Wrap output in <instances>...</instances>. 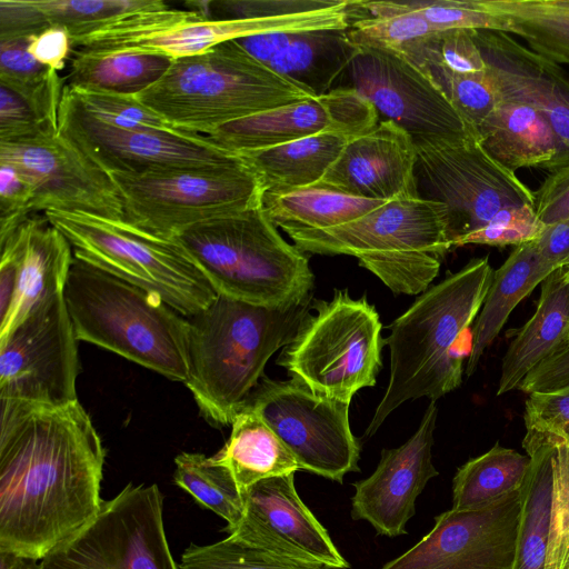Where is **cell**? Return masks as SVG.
Masks as SVG:
<instances>
[{
    "label": "cell",
    "mask_w": 569,
    "mask_h": 569,
    "mask_svg": "<svg viewBox=\"0 0 569 569\" xmlns=\"http://www.w3.org/2000/svg\"><path fill=\"white\" fill-rule=\"evenodd\" d=\"M310 301L268 308L218 295L188 318L189 373L183 383L209 423H232L267 361L300 329Z\"/></svg>",
    "instance_id": "obj_3"
},
{
    "label": "cell",
    "mask_w": 569,
    "mask_h": 569,
    "mask_svg": "<svg viewBox=\"0 0 569 569\" xmlns=\"http://www.w3.org/2000/svg\"><path fill=\"white\" fill-rule=\"evenodd\" d=\"M29 39L0 41V86L22 98L43 123L58 129L64 81L33 59Z\"/></svg>",
    "instance_id": "obj_37"
},
{
    "label": "cell",
    "mask_w": 569,
    "mask_h": 569,
    "mask_svg": "<svg viewBox=\"0 0 569 569\" xmlns=\"http://www.w3.org/2000/svg\"><path fill=\"white\" fill-rule=\"evenodd\" d=\"M485 11L508 19L530 49L569 64V0H477Z\"/></svg>",
    "instance_id": "obj_36"
},
{
    "label": "cell",
    "mask_w": 569,
    "mask_h": 569,
    "mask_svg": "<svg viewBox=\"0 0 569 569\" xmlns=\"http://www.w3.org/2000/svg\"><path fill=\"white\" fill-rule=\"evenodd\" d=\"M174 238L217 295L268 308L311 300L309 258L280 236L262 204L191 226Z\"/></svg>",
    "instance_id": "obj_6"
},
{
    "label": "cell",
    "mask_w": 569,
    "mask_h": 569,
    "mask_svg": "<svg viewBox=\"0 0 569 569\" xmlns=\"http://www.w3.org/2000/svg\"><path fill=\"white\" fill-rule=\"evenodd\" d=\"M109 176L122 201L123 220L164 238L262 204L260 181L242 158L213 168Z\"/></svg>",
    "instance_id": "obj_10"
},
{
    "label": "cell",
    "mask_w": 569,
    "mask_h": 569,
    "mask_svg": "<svg viewBox=\"0 0 569 569\" xmlns=\"http://www.w3.org/2000/svg\"><path fill=\"white\" fill-rule=\"evenodd\" d=\"M211 459L230 471L241 491L260 480L300 470L287 446L247 407L234 417L229 439Z\"/></svg>",
    "instance_id": "obj_31"
},
{
    "label": "cell",
    "mask_w": 569,
    "mask_h": 569,
    "mask_svg": "<svg viewBox=\"0 0 569 569\" xmlns=\"http://www.w3.org/2000/svg\"><path fill=\"white\" fill-rule=\"evenodd\" d=\"M413 141L419 197L446 206L452 248L500 210L533 204V191L515 171L493 159L476 136Z\"/></svg>",
    "instance_id": "obj_11"
},
{
    "label": "cell",
    "mask_w": 569,
    "mask_h": 569,
    "mask_svg": "<svg viewBox=\"0 0 569 569\" xmlns=\"http://www.w3.org/2000/svg\"><path fill=\"white\" fill-rule=\"evenodd\" d=\"M522 447L531 463L522 486L513 569H545L550 535L553 446L547 435L527 432Z\"/></svg>",
    "instance_id": "obj_32"
},
{
    "label": "cell",
    "mask_w": 569,
    "mask_h": 569,
    "mask_svg": "<svg viewBox=\"0 0 569 569\" xmlns=\"http://www.w3.org/2000/svg\"><path fill=\"white\" fill-rule=\"evenodd\" d=\"M380 122L370 101L350 87L227 123L207 138L232 153L262 150L323 132L350 139Z\"/></svg>",
    "instance_id": "obj_19"
},
{
    "label": "cell",
    "mask_w": 569,
    "mask_h": 569,
    "mask_svg": "<svg viewBox=\"0 0 569 569\" xmlns=\"http://www.w3.org/2000/svg\"><path fill=\"white\" fill-rule=\"evenodd\" d=\"M565 433H569V431L565 432Z\"/></svg>",
    "instance_id": "obj_60"
},
{
    "label": "cell",
    "mask_w": 569,
    "mask_h": 569,
    "mask_svg": "<svg viewBox=\"0 0 569 569\" xmlns=\"http://www.w3.org/2000/svg\"><path fill=\"white\" fill-rule=\"evenodd\" d=\"M473 38L499 99L533 108L551 127L557 154L547 170L569 166V79L562 69L509 33L473 30Z\"/></svg>",
    "instance_id": "obj_21"
},
{
    "label": "cell",
    "mask_w": 569,
    "mask_h": 569,
    "mask_svg": "<svg viewBox=\"0 0 569 569\" xmlns=\"http://www.w3.org/2000/svg\"><path fill=\"white\" fill-rule=\"evenodd\" d=\"M350 403L316 395L292 378L264 377L243 407L263 419L301 470L342 483L347 473L360 470L361 445L350 428Z\"/></svg>",
    "instance_id": "obj_13"
},
{
    "label": "cell",
    "mask_w": 569,
    "mask_h": 569,
    "mask_svg": "<svg viewBox=\"0 0 569 569\" xmlns=\"http://www.w3.org/2000/svg\"><path fill=\"white\" fill-rule=\"evenodd\" d=\"M180 569H329L286 558L269 550L227 537L209 545L190 543L181 556Z\"/></svg>",
    "instance_id": "obj_40"
},
{
    "label": "cell",
    "mask_w": 569,
    "mask_h": 569,
    "mask_svg": "<svg viewBox=\"0 0 569 569\" xmlns=\"http://www.w3.org/2000/svg\"><path fill=\"white\" fill-rule=\"evenodd\" d=\"M17 282V263L13 256L1 250L0 260V323L7 318L13 302Z\"/></svg>",
    "instance_id": "obj_56"
},
{
    "label": "cell",
    "mask_w": 569,
    "mask_h": 569,
    "mask_svg": "<svg viewBox=\"0 0 569 569\" xmlns=\"http://www.w3.org/2000/svg\"><path fill=\"white\" fill-rule=\"evenodd\" d=\"M34 187L14 164L0 161V243L32 214Z\"/></svg>",
    "instance_id": "obj_47"
},
{
    "label": "cell",
    "mask_w": 569,
    "mask_h": 569,
    "mask_svg": "<svg viewBox=\"0 0 569 569\" xmlns=\"http://www.w3.org/2000/svg\"><path fill=\"white\" fill-rule=\"evenodd\" d=\"M547 436L553 446V456L550 535L545 569H569V433Z\"/></svg>",
    "instance_id": "obj_42"
},
{
    "label": "cell",
    "mask_w": 569,
    "mask_h": 569,
    "mask_svg": "<svg viewBox=\"0 0 569 569\" xmlns=\"http://www.w3.org/2000/svg\"><path fill=\"white\" fill-rule=\"evenodd\" d=\"M242 495L243 516L228 537L297 561L349 568L327 529L301 501L295 473L260 480Z\"/></svg>",
    "instance_id": "obj_20"
},
{
    "label": "cell",
    "mask_w": 569,
    "mask_h": 569,
    "mask_svg": "<svg viewBox=\"0 0 569 569\" xmlns=\"http://www.w3.org/2000/svg\"><path fill=\"white\" fill-rule=\"evenodd\" d=\"M47 28L34 1H0V41L31 38Z\"/></svg>",
    "instance_id": "obj_52"
},
{
    "label": "cell",
    "mask_w": 569,
    "mask_h": 569,
    "mask_svg": "<svg viewBox=\"0 0 569 569\" xmlns=\"http://www.w3.org/2000/svg\"><path fill=\"white\" fill-rule=\"evenodd\" d=\"M568 326L569 281L559 268L543 280L535 313L503 356L497 395L518 389L529 372L565 348Z\"/></svg>",
    "instance_id": "obj_27"
},
{
    "label": "cell",
    "mask_w": 569,
    "mask_h": 569,
    "mask_svg": "<svg viewBox=\"0 0 569 569\" xmlns=\"http://www.w3.org/2000/svg\"><path fill=\"white\" fill-rule=\"evenodd\" d=\"M413 138L386 120L350 139L320 181L358 198L377 201L419 198Z\"/></svg>",
    "instance_id": "obj_23"
},
{
    "label": "cell",
    "mask_w": 569,
    "mask_h": 569,
    "mask_svg": "<svg viewBox=\"0 0 569 569\" xmlns=\"http://www.w3.org/2000/svg\"><path fill=\"white\" fill-rule=\"evenodd\" d=\"M58 130L43 123L30 106L11 90L0 86V142H21Z\"/></svg>",
    "instance_id": "obj_50"
},
{
    "label": "cell",
    "mask_w": 569,
    "mask_h": 569,
    "mask_svg": "<svg viewBox=\"0 0 569 569\" xmlns=\"http://www.w3.org/2000/svg\"><path fill=\"white\" fill-rule=\"evenodd\" d=\"M64 86L136 96L157 82L173 59L133 50L91 52L73 50Z\"/></svg>",
    "instance_id": "obj_34"
},
{
    "label": "cell",
    "mask_w": 569,
    "mask_h": 569,
    "mask_svg": "<svg viewBox=\"0 0 569 569\" xmlns=\"http://www.w3.org/2000/svg\"><path fill=\"white\" fill-rule=\"evenodd\" d=\"M0 403V551L39 561L100 510L106 451L79 400Z\"/></svg>",
    "instance_id": "obj_1"
},
{
    "label": "cell",
    "mask_w": 569,
    "mask_h": 569,
    "mask_svg": "<svg viewBox=\"0 0 569 569\" xmlns=\"http://www.w3.org/2000/svg\"><path fill=\"white\" fill-rule=\"evenodd\" d=\"M0 569H33L37 562L7 551H0Z\"/></svg>",
    "instance_id": "obj_57"
},
{
    "label": "cell",
    "mask_w": 569,
    "mask_h": 569,
    "mask_svg": "<svg viewBox=\"0 0 569 569\" xmlns=\"http://www.w3.org/2000/svg\"><path fill=\"white\" fill-rule=\"evenodd\" d=\"M64 87L86 112L107 124L123 129L178 130L142 104L136 96L91 88Z\"/></svg>",
    "instance_id": "obj_43"
},
{
    "label": "cell",
    "mask_w": 569,
    "mask_h": 569,
    "mask_svg": "<svg viewBox=\"0 0 569 569\" xmlns=\"http://www.w3.org/2000/svg\"><path fill=\"white\" fill-rule=\"evenodd\" d=\"M173 480L200 506L234 528L243 516V495L230 471L200 452H181L174 458Z\"/></svg>",
    "instance_id": "obj_39"
},
{
    "label": "cell",
    "mask_w": 569,
    "mask_h": 569,
    "mask_svg": "<svg viewBox=\"0 0 569 569\" xmlns=\"http://www.w3.org/2000/svg\"><path fill=\"white\" fill-rule=\"evenodd\" d=\"M302 252L348 254L393 293L418 295L439 274L452 243L443 203L408 198L328 229H282Z\"/></svg>",
    "instance_id": "obj_7"
},
{
    "label": "cell",
    "mask_w": 569,
    "mask_h": 569,
    "mask_svg": "<svg viewBox=\"0 0 569 569\" xmlns=\"http://www.w3.org/2000/svg\"><path fill=\"white\" fill-rule=\"evenodd\" d=\"M566 347H569V326L566 332Z\"/></svg>",
    "instance_id": "obj_59"
},
{
    "label": "cell",
    "mask_w": 569,
    "mask_h": 569,
    "mask_svg": "<svg viewBox=\"0 0 569 569\" xmlns=\"http://www.w3.org/2000/svg\"><path fill=\"white\" fill-rule=\"evenodd\" d=\"M73 256L159 296L186 318L218 295L176 238H164L123 219L81 211L48 210Z\"/></svg>",
    "instance_id": "obj_8"
},
{
    "label": "cell",
    "mask_w": 569,
    "mask_h": 569,
    "mask_svg": "<svg viewBox=\"0 0 569 569\" xmlns=\"http://www.w3.org/2000/svg\"><path fill=\"white\" fill-rule=\"evenodd\" d=\"M137 99L178 130L209 136L270 109L313 98L249 54L237 41L173 59Z\"/></svg>",
    "instance_id": "obj_5"
},
{
    "label": "cell",
    "mask_w": 569,
    "mask_h": 569,
    "mask_svg": "<svg viewBox=\"0 0 569 569\" xmlns=\"http://www.w3.org/2000/svg\"><path fill=\"white\" fill-rule=\"evenodd\" d=\"M533 199L537 218L545 227L569 219V166L550 171L533 191Z\"/></svg>",
    "instance_id": "obj_51"
},
{
    "label": "cell",
    "mask_w": 569,
    "mask_h": 569,
    "mask_svg": "<svg viewBox=\"0 0 569 569\" xmlns=\"http://www.w3.org/2000/svg\"><path fill=\"white\" fill-rule=\"evenodd\" d=\"M347 30L272 32L236 41L263 66L318 97L333 89L360 52Z\"/></svg>",
    "instance_id": "obj_24"
},
{
    "label": "cell",
    "mask_w": 569,
    "mask_h": 569,
    "mask_svg": "<svg viewBox=\"0 0 569 569\" xmlns=\"http://www.w3.org/2000/svg\"><path fill=\"white\" fill-rule=\"evenodd\" d=\"M0 161L18 167L32 182V211H81L123 219L111 177L70 139L51 131L21 142H0Z\"/></svg>",
    "instance_id": "obj_18"
},
{
    "label": "cell",
    "mask_w": 569,
    "mask_h": 569,
    "mask_svg": "<svg viewBox=\"0 0 569 569\" xmlns=\"http://www.w3.org/2000/svg\"><path fill=\"white\" fill-rule=\"evenodd\" d=\"M77 338L63 292L0 338V399L50 407L78 401Z\"/></svg>",
    "instance_id": "obj_14"
},
{
    "label": "cell",
    "mask_w": 569,
    "mask_h": 569,
    "mask_svg": "<svg viewBox=\"0 0 569 569\" xmlns=\"http://www.w3.org/2000/svg\"><path fill=\"white\" fill-rule=\"evenodd\" d=\"M349 140L323 132L238 156L256 173L263 193H277L320 182Z\"/></svg>",
    "instance_id": "obj_30"
},
{
    "label": "cell",
    "mask_w": 569,
    "mask_h": 569,
    "mask_svg": "<svg viewBox=\"0 0 569 569\" xmlns=\"http://www.w3.org/2000/svg\"><path fill=\"white\" fill-rule=\"evenodd\" d=\"M341 26L342 14L337 7L278 18L203 19L159 31L120 50L156 52L171 59H178L199 54L218 44L251 36L272 32L336 30L340 29Z\"/></svg>",
    "instance_id": "obj_26"
},
{
    "label": "cell",
    "mask_w": 569,
    "mask_h": 569,
    "mask_svg": "<svg viewBox=\"0 0 569 569\" xmlns=\"http://www.w3.org/2000/svg\"><path fill=\"white\" fill-rule=\"evenodd\" d=\"M535 242L540 254L553 267L569 266V219L545 227Z\"/></svg>",
    "instance_id": "obj_55"
},
{
    "label": "cell",
    "mask_w": 569,
    "mask_h": 569,
    "mask_svg": "<svg viewBox=\"0 0 569 569\" xmlns=\"http://www.w3.org/2000/svg\"><path fill=\"white\" fill-rule=\"evenodd\" d=\"M543 229L533 204L508 207L496 213L485 227L458 239L453 249L466 244L516 247L538 240Z\"/></svg>",
    "instance_id": "obj_45"
},
{
    "label": "cell",
    "mask_w": 569,
    "mask_h": 569,
    "mask_svg": "<svg viewBox=\"0 0 569 569\" xmlns=\"http://www.w3.org/2000/svg\"><path fill=\"white\" fill-rule=\"evenodd\" d=\"M521 508L522 488L485 508H451L381 569H513Z\"/></svg>",
    "instance_id": "obj_17"
},
{
    "label": "cell",
    "mask_w": 569,
    "mask_h": 569,
    "mask_svg": "<svg viewBox=\"0 0 569 569\" xmlns=\"http://www.w3.org/2000/svg\"><path fill=\"white\" fill-rule=\"evenodd\" d=\"M63 296L78 341L99 346L170 380H187L188 318L159 296L76 257Z\"/></svg>",
    "instance_id": "obj_4"
},
{
    "label": "cell",
    "mask_w": 569,
    "mask_h": 569,
    "mask_svg": "<svg viewBox=\"0 0 569 569\" xmlns=\"http://www.w3.org/2000/svg\"><path fill=\"white\" fill-rule=\"evenodd\" d=\"M561 272H562L565 280L569 281V266L561 268Z\"/></svg>",
    "instance_id": "obj_58"
},
{
    "label": "cell",
    "mask_w": 569,
    "mask_h": 569,
    "mask_svg": "<svg viewBox=\"0 0 569 569\" xmlns=\"http://www.w3.org/2000/svg\"><path fill=\"white\" fill-rule=\"evenodd\" d=\"M46 26L67 30L71 43L120 31L142 10L163 3L161 0H34Z\"/></svg>",
    "instance_id": "obj_38"
},
{
    "label": "cell",
    "mask_w": 569,
    "mask_h": 569,
    "mask_svg": "<svg viewBox=\"0 0 569 569\" xmlns=\"http://www.w3.org/2000/svg\"><path fill=\"white\" fill-rule=\"evenodd\" d=\"M33 569H180L166 536L159 487L128 483Z\"/></svg>",
    "instance_id": "obj_12"
},
{
    "label": "cell",
    "mask_w": 569,
    "mask_h": 569,
    "mask_svg": "<svg viewBox=\"0 0 569 569\" xmlns=\"http://www.w3.org/2000/svg\"><path fill=\"white\" fill-rule=\"evenodd\" d=\"M420 70L437 83L477 136V129L499 102L498 92L488 72L458 74L435 64H426Z\"/></svg>",
    "instance_id": "obj_41"
},
{
    "label": "cell",
    "mask_w": 569,
    "mask_h": 569,
    "mask_svg": "<svg viewBox=\"0 0 569 569\" xmlns=\"http://www.w3.org/2000/svg\"><path fill=\"white\" fill-rule=\"evenodd\" d=\"M527 455L501 447L499 442L479 457L468 460L452 480V509L485 508L520 490L530 469Z\"/></svg>",
    "instance_id": "obj_35"
},
{
    "label": "cell",
    "mask_w": 569,
    "mask_h": 569,
    "mask_svg": "<svg viewBox=\"0 0 569 569\" xmlns=\"http://www.w3.org/2000/svg\"><path fill=\"white\" fill-rule=\"evenodd\" d=\"M493 272L488 257L471 259L423 291L389 326V382L367 437L403 402L420 397L436 401L461 385L463 360L456 345L477 318Z\"/></svg>",
    "instance_id": "obj_2"
},
{
    "label": "cell",
    "mask_w": 569,
    "mask_h": 569,
    "mask_svg": "<svg viewBox=\"0 0 569 569\" xmlns=\"http://www.w3.org/2000/svg\"><path fill=\"white\" fill-rule=\"evenodd\" d=\"M556 267L539 252L536 242L516 246L493 272L486 299L472 328V341L465 369L470 377L485 350L493 342L512 310L551 274Z\"/></svg>",
    "instance_id": "obj_28"
},
{
    "label": "cell",
    "mask_w": 569,
    "mask_h": 569,
    "mask_svg": "<svg viewBox=\"0 0 569 569\" xmlns=\"http://www.w3.org/2000/svg\"><path fill=\"white\" fill-rule=\"evenodd\" d=\"M341 0H220L209 1V10L228 19L278 18L302 14L338 4Z\"/></svg>",
    "instance_id": "obj_48"
},
{
    "label": "cell",
    "mask_w": 569,
    "mask_h": 569,
    "mask_svg": "<svg viewBox=\"0 0 569 569\" xmlns=\"http://www.w3.org/2000/svg\"><path fill=\"white\" fill-rule=\"evenodd\" d=\"M0 247L17 263L13 302L0 323L2 338L39 305L63 292L74 256L67 238L44 213L31 214Z\"/></svg>",
    "instance_id": "obj_25"
},
{
    "label": "cell",
    "mask_w": 569,
    "mask_h": 569,
    "mask_svg": "<svg viewBox=\"0 0 569 569\" xmlns=\"http://www.w3.org/2000/svg\"><path fill=\"white\" fill-rule=\"evenodd\" d=\"M312 309L278 365L313 393L351 402L358 390L376 385L382 367L379 313L347 289L336 290L330 301H313Z\"/></svg>",
    "instance_id": "obj_9"
},
{
    "label": "cell",
    "mask_w": 569,
    "mask_h": 569,
    "mask_svg": "<svg viewBox=\"0 0 569 569\" xmlns=\"http://www.w3.org/2000/svg\"><path fill=\"white\" fill-rule=\"evenodd\" d=\"M523 419L527 432L562 435L569 431V386L529 393Z\"/></svg>",
    "instance_id": "obj_49"
},
{
    "label": "cell",
    "mask_w": 569,
    "mask_h": 569,
    "mask_svg": "<svg viewBox=\"0 0 569 569\" xmlns=\"http://www.w3.org/2000/svg\"><path fill=\"white\" fill-rule=\"evenodd\" d=\"M426 64H435L458 74H481L488 69L471 29L436 32L428 41L417 68L422 69Z\"/></svg>",
    "instance_id": "obj_46"
},
{
    "label": "cell",
    "mask_w": 569,
    "mask_h": 569,
    "mask_svg": "<svg viewBox=\"0 0 569 569\" xmlns=\"http://www.w3.org/2000/svg\"><path fill=\"white\" fill-rule=\"evenodd\" d=\"M28 51L39 63L59 72L72 51L71 38L66 29L49 27L29 39Z\"/></svg>",
    "instance_id": "obj_53"
},
{
    "label": "cell",
    "mask_w": 569,
    "mask_h": 569,
    "mask_svg": "<svg viewBox=\"0 0 569 569\" xmlns=\"http://www.w3.org/2000/svg\"><path fill=\"white\" fill-rule=\"evenodd\" d=\"M342 74L347 84L339 87L353 88L380 121H392L413 140L476 136L437 83L397 54L360 48Z\"/></svg>",
    "instance_id": "obj_16"
},
{
    "label": "cell",
    "mask_w": 569,
    "mask_h": 569,
    "mask_svg": "<svg viewBox=\"0 0 569 569\" xmlns=\"http://www.w3.org/2000/svg\"><path fill=\"white\" fill-rule=\"evenodd\" d=\"M318 182L277 193H263L262 207L281 229H328L348 223L383 204Z\"/></svg>",
    "instance_id": "obj_33"
},
{
    "label": "cell",
    "mask_w": 569,
    "mask_h": 569,
    "mask_svg": "<svg viewBox=\"0 0 569 569\" xmlns=\"http://www.w3.org/2000/svg\"><path fill=\"white\" fill-rule=\"evenodd\" d=\"M420 13L437 31L450 29L490 30L517 34L512 23L481 9L477 0L397 1Z\"/></svg>",
    "instance_id": "obj_44"
},
{
    "label": "cell",
    "mask_w": 569,
    "mask_h": 569,
    "mask_svg": "<svg viewBox=\"0 0 569 569\" xmlns=\"http://www.w3.org/2000/svg\"><path fill=\"white\" fill-rule=\"evenodd\" d=\"M569 386V347L537 366L519 386L526 393L548 392Z\"/></svg>",
    "instance_id": "obj_54"
},
{
    "label": "cell",
    "mask_w": 569,
    "mask_h": 569,
    "mask_svg": "<svg viewBox=\"0 0 569 569\" xmlns=\"http://www.w3.org/2000/svg\"><path fill=\"white\" fill-rule=\"evenodd\" d=\"M58 130L108 174L213 168L241 160L240 156L220 148L206 136L107 124L86 112L66 87Z\"/></svg>",
    "instance_id": "obj_15"
},
{
    "label": "cell",
    "mask_w": 569,
    "mask_h": 569,
    "mask_svg": "<svg viewBox=\"0 0 569 569\" xmlns=\"http://www.w3.org/2000/svg\"><path fill=\"white\" fill-rule=\"evenodd\" d=\"M438 408L431 400L417 431L400 447L382 449L373 473L353 483L351 518L368 521L380 536L406 535L416 513V500L439 475L431 449Z\"/></svg>",
    "instance_id": "obj_22"
},
{
    "label": "cell",
    "mask_w": 569,
    "mask_h": 569,
    "mask_svg": "<svg viewBox=\"0 0 569 569\" xmlns=\"http://www.w3.org/2000/svg\"><path fill=\"white\" fill-rule=\"evenodd\" d=\"M483 149L515 171L546 169L557 154V142L548 121L533 108L500 100L477 129Z\"/></svg>",
    "instance_id": "obj_29"
}]
</instances>
